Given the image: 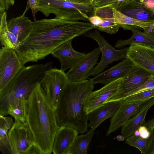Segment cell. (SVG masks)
<instances>
[{
  "mask_svg": "<svg viewBox=\"0 0 154 154\" xmlns=\"http://www.w3.org/2000/svg\"><path fill=\"white\" fill-rule=\"evenodd\" d=\"M94 28L88 22L55 18L36 20L28 36L15 50L24 66L44 59L65 42Z\"/></svg>",
  "mask_w": 154,
  "mask_h": 154,
  "instance_id": "1",
  "label": "cell"
},
{
  "mask_svg": "<svg viewBox=\"0 0 154 154\" xmlns=\"http://www.w3.org/2000/svg\"><path fill=\"white\" fill-rule=\"evenodd\" d=\"M26 123L34 142L43 154L51 153L54 136L59 126L55 111L48 102L40 82L27 98Z\"/></svg>",
  "mask_w": 154,
  "mask_h": 154,
  "instance_id": "2",
  "label": "cell"
},
{
  "mask_svg": "<svg viewBox=\"0 0 154 154\" xmlns=\"http://www.w3.org/2000/svg\"><path fill=\"white\" fill-rule=\"evenodd\" d=\"M94 85L90 79L68 82L60 96L55 111L59 126L73 128L80 134L88 131L85 104Z\"/></svg>",
  "mask_w": 154,
  "mask_h": 154,
  "instance_id": "3",
  "label": "cell"
},
{
  "mask_svg": "<svg viewBox=\"0 0 154 154\" xmlns=\"http://www.w3.org/2000/svg\"><path fill=\"white\" fill-rule=\"evenodd\" d=\"M53 62L23 66L9 84L0 91V115L6 116L9 106L16 100L27 98L38 83H41Z\"/></svg>",
  "mask_w": 154,
  "mask_h": 154,
  "instance_id": "4",
  "label": "cell"
},
{
  "mask_svg": "<svg viewBox=\"0 0 154 154\" xmlns=\"http://www.w3.org/2000/svg\"><path fill=\"white\" fill-rule=\"evenodd\" d=\"M83 35L95 41L98 43L101 53L100 62L91 71L89 76L99 74L113 62L121 60L126 57L128 47L119 50L115 49L101 35L97 29L94 28Z\"/></svg>",
  "mask_w": 154,
  "mask_h": 154,
  "instance_id": "5",
  "label": "cell"
},
{
  "mask_svg": "<svg viewBox=\"0 0 154 154\" xmlns=\"http://www.w3.org/2000/svg\"><path fill=\"white\" fill-rule=\"evenodd\" d=\"M68 82L66 73L60 69L52 68L45 73L41 84L48 102L55 111L60 96Z\"/></svg>",
  "mask_w": 154,
  "mask_h": 154,
  "instance_id": "6",
  "label": "cell"
},
{
  "mask_svg": "<svg viewBox=\"0 0 154 154\" xmlns=\"http://www.w3.org/2000/svg\"><path fill=\"white\" fill-rule=\"evenodd\" d=\"M23 66L14 49L2 47L0 50V91L9 84Z\"/></svg>",
  "mask_w": 154,
  "mask_h": 154,
  "instance_id": "7",
  "label": "cell"
},
{
  "mask_svg": "<svg viewBox=\"0 0 154 154\" xmlns=\"http://www.w3.org/2000/svg\"><path fill=\"white\" fill-rule=\"evenodd\" d=\"M151 75L147 71L137 66L121 79L116 92L105 103L122 100L128 93L143 84Z\"/></svg>",
  "mask_w": 154,
  "mask_h": 154,
  "instance_id": "8",
  "label": "cell"
},
{
  "mask_svg": "<svg viewBox=\"0 0 154 154\" xmlns=\"http://www.w3.org/2000/svg\"><path fill=\"white\" fill-rule=\"evenodd\" d=\"M8 136L12 154H24L34 142L26 123L15 121L8 131Z\"/></svg>",
  "mask_w": 154,
  "mask_h": 154,
  "instance_id": "9",
  "label": "cell"
},
{
  "mask_svg": "<svg viewBox=\"0 0 154 154\" xmlns=\"http://www.w3.org/2000/svg\"><path fill=\"white\" fill-rule=\"evenodd\" d=\"M101 53L99 48H95L81 59L66 73L69 82H75L87 80L97 63Z\"/></svg>",
  "mask_w": 154,
  "mask_h": 154,
  "instance_id": "10",
  "label": "cell"
},
{
  "mask_svg": "<svg viewBox=\"0 0 154 154\" xmlns=\"http://www.w3.org/2000/svg\"><path fill=\"white\" fill-rule=\"evenodd\" d=\"M126 57L136 66L154 76V48L148 45L134 44L130 45Z\"/></svg>",
  "mask_w": 154,
  "mask_h": 154,
  "instance_id": "11",
  "label": "cell"
},
{
  "mask_svg": "<svg viewBox=\"0 0 154 154\" xmlns=\"http://www.w3.org/2000/svg\"><path fill=\"white\" fill-rule=\"evenodd\" d=\"M137 66L130 59L126 57L109 69L89 79L94 84L101 83L106 85L123 78Z\"/></svg>",
  "mask_w": 154,
  "mask_h": 154,
  "instance_id": "12",
  "label": "cell"
},
{
  "mask_svg": "<svg viewBox=\"0 0 154 154\" xmlns=\"http://www.w3.org/2000/svg\"><path fill=\"white\" fill-rule=\"evenodd\" d=\"M37 0L38 8L48 13L66 8L79 11L89 17L94 15L96 8L92 4H77L65 0Z\"/></svg>",
  "mask_w": 154,
  "mask_h": 154,
  "instance_id": "13",
  "label": "cell"
},
{
  "mask_svg": "<svg viewBox=\"0 0 154 154\" xmlns=\"http://www.w3.org/2000/svg\"><path fill=\"white\" fill-rule=\"evenodd\" d=\"M122 79L114 81L95 91H92L87 98L85 109L87 114L104 105L116 92Z\"/></svg>",
  "mask_w": 154,
  "mask_h": 154,
  "instance_id": "14",
  "label": "cell"
},
{
  "mask_svg": "<svg viewBox=\"0 0 154 154\" xmlns=\"http://www.w3.org/2000/svg\"><path fill=\"white\" fill-rule=\"evenodd\" d=\"M114 8L134 19L146 22H154V10L135 0H127Z\"/></svg>",
  "mask_w": 154,
  "mask_h": 154,
  "instance_id": "15",
  "label": "cell"
},
{
  "mask_svg": "<svg viewBox=\"0 0 154 154\" xmlns=\"http://www.w3.org/2000/svg\"><path fill=\"white\" fill-rule=\"evenodd\" d=\"M149 100L129 103L121 100V105L110 119V125L106 135H109L122 127L136 113L140 106Z\"/></svg>",
  "mask_w": 154,
  "mask_h": 154,
  "instance_id": "16",
  "label": "cell"
},
{
  "mask_svg": "<svg viewBox=\"0 0 154 154\" xmlns=\"http://www.w3.org/2000/svg\"><path fill=\"white\" fill-rule=\"evenodd\" d=\"M79 133L78 131L73 128L59 126L54 138L52 152L54 154H69L71 146Z\"/></svg>",
  "mask_w": 154,
  "mask_h": 154,
  "instance_id": "17",
  "label": "cell"
},
{
  "mask_svg": "<svg viewBox=\"0 0 154 154\" xmlns=\"http://www.w3.org/2000/svg\"><path fill=\"white\" fill-rule=\"evenodd\" d=\"M72 39L65 42L51 54L57 58L60 64V70L64 72L73 67L86 54L76 51L72 46Z\"/></svg>",
  "mask_w": 154,
  "mask_h": 154,
  "instance_id": "18",
  "label": "cell"
},
{
  "mask_svg": "<svg viewBox=\"0 0 154 154\" xmlns=\"http://www.w3.org/2000/svg\"><path fill=\"white\" fill-rule=\"evenodd\" d=\"M122 103V101L105 103L88 114V127L95 130L103 121L112 117Z\"/></svg>",
  "mask_w": 154,
  "mask_h": 154,
  "instance_id": "19",
  "label": "cell"
},
{
  "mask_svg": "<svg viewBox=\"0 0 154 154\" xmlns=\"http://www.w3.org/2000/svg\"><path fill=\"white\" fill-rule=\"evenodd\" d=\"M154 104V97L143 104L121 128V133L125 139L134 134L135 131L143 125L148 110Z\"/></svg>",
  "mask_w": 154,
  "mask_h": 154,
  "instance_id": "20",
  "label": "cell"
},
{
  "mask_svg": "<svg viewBox=\"0 0 154 154\" xmlns=\"http://www.w3.org/2000/svg\"><path fill=\"white\" fill-rule=\"evenodd\" d=\"M113 8L112 5H109L96 8L94 15L101 18V20L95 29L110 34H115L118 31L120 27L114 21Z\"/></svg>",
  "mask_w": 154,
  "mask_h": 154,
  "instance_id": "21",
  "label": "cell"
},
{
  "mask_svg": "<svg viewBox=\"0 0 154 154\" xmlns=\"http://www.w3.org/2000/svg\"><path fill=\"white\" fill-rule=\"evenodd\" d=\"M142 32L141 29H134L131 31L132 35L129 38L118 40L115 47L119 48L127 45L137 44L148 45L154 48V26Z\"/></svg>",
  "mask_w": 154,
  "mask_h": 154,
  "instance_id": "22",
  "label": "cell"
},
{
  "mask_svg": "<svg viewBox=\"0 0 154 154\" xmlns=\"http://www.w3.org/2000/svg\"><path fill=\"white\" fill-rule=\"evenodd\" d=\"M33 25V22L23 14L7 21L8 30L16 36L20 43L28 36Z\"/></svg>",
  "mask_w": 154,
  "mask_h": 154,
  "instance_id": "23",
  "label": "cell"
},
{
  "mask_svg": "<svg viewBox=\"0 0 154 154\" xmlns=\"http://www.w3.org/2000/svg\"><path fill=\"white\" fill-rule=\"evenodd\" d=\"M113 19L115 22L125 30L134 29L146 30L151 26H154V22H148L139 20L129 17L113 8Z\"/></svg>",
  "mask_w": 154,
  "mask_h": 154,
  "instance_id": "24",
  "label": "cell"
},
{
  "mask_svg": "<svg viewBox=\"0 0 154 154\" xmlns=\"http://www.w3.org/2000/svg\"><path fill=\"white\" fill-rule=\"evenodd\" d=\"M0 40L3 47L15 49L20 42L16 36L10 31L7 26V13L0 14Z\"/></svg>",
  "mask_w": 154,
  "mask_h": 154,
  "instance_id": "25",
  "label": "cell"
},
{
  "mask_svg": "<svg viewBox=\"0 0 154 154\" xmlns=\"http://www.w3.org/2000/svg\"><path fill=\"white\" fill-rule=\"evenodd\" d=\"M14 122L11 117L0 115V150L3 154H11L8 132Z\"/></svg>",
  "mask_w": 154,
  "mask_h": 154,
  "instance_id": "26",
  "label": "cell"
},
{
  "mask_svg": "<svg viewBox=\"0 0 154 154\" xmlns=\"http://www.w3.org/2000/svg\"><path fill=\"white\" fill-rule=\"evenodd\" d=\"M27 111V98H23L16 100L8 107L6 115H9L15 121L26 123Z\"/></svg>",
  "mask_w": 154,
  "mask_h": 154,
  "instance_id": "27",
  "label": "cell"
},
{
  "mask_svg": "<svg viewBox=\"0 0 154 154\" xmlns=\"http://www.w3.org/2000/svg\"><path fill=\"white\" fill-rule=\"evenodd\" d=\"M95 130L91 128L86 134L78 135L71 146L69 154H87Z\"/></svg>",
  "mask_w": 154,
  "mask_h": 154,
  "instance_id": "28",
  "label": "cell"
},
{
  "mask_svg": "<svg viewBox=\"0 0 154 154\" xmlns=\"http://www.w3.org/2000/svg\"><path fill=\"white\" fill-rule=\"evenodd\" d=\"M125 142L129 145L137 149L142 154H146L148 139L134 134L126 139Z\"/></svg>",
  "mask_w": 154,
  "mask_h": 154,
  "instance_id": "29",
  "label": "cell"
},
{
  "mask_svg": "<svg viewBox=\"0 0 154 154\" xmlns=\"http://www.w3.org/2000/svg\"><path fill=\"white\" fill-rule=\"evenodd\" d=\"M153 97H154V89L142 91L132 95L122 101L125 102H132L149 100Z\"/></svg>",
  "mask_w": 154,
  "mask_h": 154,
  "instance_id": "30",
  "label": "cell"
},
{
  "mask_svg": "<svg viewBox=\"0 0 154 154\" xmlns=\"http://www.w3.org/2000/svg\"><path fill=\"white\" fill-rule=\"evenodd\" d=\"M153 89H154V76L151 75L148 80L143 84L128 93L126 95L124 99L130 96L137 93Z\"/></svg>",
  "mask_w": 154,
  "mask_h": 154,
  "instance_id": "31",
  "label": "cell"
},
{
  "mask_svg": "<svg viewBox=\"0 0 154 154\" xmlns=\"http://www.w3.org/2000/svg\"><path fill=\"white\" fill-rule=\"evenodd\" d=\"M127 0H93L91 4L96 8L106 6L110 4L118 3L119 5Z\"/></svg>",
  "mask_w": 154,
  "mask_h": 154,
  "instance_id": "32",
  "label": "cell"
},
{
  "mask_svg": "<svg viewBox=\"0 0 154 154\" xmlns=\"http://www.w3.org/2000/svg\"><path fill=\"white\" fill-rule=\"evenodd\" d=\"M29 8L31 10L34 21L36 20L35 15L38 11L37 0H28L26 8L23 14L25 15Z\"/></svg>",
  "mask_w": 154,
  "mask_h": 154,
  "instance_id": "33",
  "label": "cell"
},
{
  "mask_svg": "<svg viewBox=\"0 0 154 154\" xmlns=\"http://www.w3.org/2000/svg\"><path fill=\"white\" fill-rule=\"evenodd\" d=\"M24 154H43L39 147L34 142L27 149Z\"/></svg>",
  "mask_w": 154,
  "mask_h": 154,
  "instance_id": "34",
  "label": "cell"
},
{
  "mask_svg": "<svg viewBox=\"0 0 154 154\" xmlns=\"http://www.w3.org/2000/svg\"><path fill=\"white\" fill-rule=\"evenodd\" d=\"M146 154H154V131L148 138Z\"/></svg>",
  "mask_w": 154,
  "mask_h": 154,
  "instance_id": "35",
  "label": "cell"
},
{
  "mask_svg": "<svg viewBox=\"0 0 154 154\" xmlns=\"http://www.w3.org/2000/svg\"><path fill=\"white\" fill-rule=\"evenodd\" d=\"M138 130L139 132L140 136L141 137L145 139H148L150 136V132L144 125L140 126Z\"/></svg>",
  "mask_w": 154,
  "mask_h": 154,
  "instance_id": "36",
  "label": "cell"
},
{
  "mask_svg": "<svg viewBox=\"0 0 154 154\" xmlns=\"http://www.w3.org/2000/svg\"><path fill=\"white\" fill-rule=\"evenodd\" d=\"M154 10V0H135Z\"/></svg>",
  "mask_w": 154,
  "mask_h": 154,
  "instance_id": "37",
  "label": "cell"
},
{
  "mask_svg": "<svg viewBox=\"0 0 154 154\" xmlns=\"http://www.w3.org/2000/svg\"><path fill=\"white\" fill-rule=\"evenodd\" d=\"M143 125L147 128L151 134H152L154 130V116L151 119L144 123Z\"/></svg>",
  "mask_w": 154,
  "mask_h": 154,
  "instance_id": "38",
  "label": "cell"
},
{
  "mask_svg": "<svg viewBox=\"0 0 154 154\" xmlns=\"http://www.w3.org/2000/svg\"><path fill=\"white\" fill-rule=\"evenodd\" d=\"M69 2L74 3L83 4H91V2L93 0H65Z\"/></svg>",
  "mask_w": 154,
  "mask_h": 154,
  "instance_id": "39",
  "label": "cell"
},
{
  "mask_svg": "<svg viewBox=\"0 0 154 154\" xmlns=\"http://www.w3.org/2000/svg\"><path fill=\"white\" fill-rule=\"evenodd\" d=\"M6 10V4L5 0H0V14H3Z\"/></svg>",
  "mask_w": 154,
  "mask_h": 154,
  "instance_id": "40",
  "label": "cell"
},
{
  "mask_svg": "<svg viewBox=\"0 0 154 154\" xmlns=\"http://www.w3.org/2000/svg\"><path fill=\"white\" fill-rule=\"evenodd\" d=\"M134 134L136 136H140L139 132L138 130H137L135 131L134 133Z\"/></svg>",
  "mask_w": 154,
  "mask_h": 154,
  "instance_id": "41",
  "label": "cell"
}]
</instances>
